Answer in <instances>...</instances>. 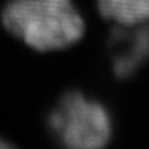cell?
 <instances>
[{
	"instance_id": "6da1fadb",
	"label": "cell",
	"mask_w": 149,
	"mask_h": 149,
	"mask_svg": "<svg viewBox=\"0 0 149 149\" xmlns=\"http://www.w3.org/2000/svg\"><path fill=\"white\" fill-rule=\"evenodd\" d=\"M4 28L37 51L68 48L84 33L72 0H10L3 8Z\"/></svg>"
},
{
	"instance_id": "7a4b0ae2",
	"label": "cell",
	"mask_w": 149,
	"mask_h": 149,
	"mask_svg": "<svg viewBox=\"0 0 149 149\" xmlns=\"http://www.w3.org/2000/svg\"><path fill=\"white\" fill-rule=\"evenodd\" d=\"M51 137L73 149L102 148L111 141L113 123L107 107L81 91L65 93L47 119Z\"/></svg>"
},
{
	"instance_id": "3957f363",
	"label": "cell",
	"mask_w": 149,
	"mask_h": 149,
	"mask_svg": "<svg viewBox=\"0 0 149 149\" xmlns=\"http://www.w3.org/2000/svg\"><path fill=\"white\" fill-rule=\"evenodd\" d=\"M108 55L117 79H130L149 59V26L130 25L113 29L108 39Z\"/></svg>"
},
{
	"instance_id": "277c9868",
	"label": "cell",
	"mask_w": 149,
	"mask_h": 149,
	"mask_svg": "<svg viewBox=\"0 0 149 149\" xmlns=\"http://www.w3.org/2000/svg\"><path fill=\"white\" fill-rule=\"evenodd\" d=\"M104 18L122 26L139 25L149 19V0H97Z\"/></svg>"
},
{
	"instance_id": "5b68a950",
	"label": "cell",
	"mask_w": 149,
	"mask_h": 149,
	"mask_svg": "<svg viewBox=\"0 0 149 149\" xmlns=\"http://www.w3.org/2000/svg\"><path fill=\"white\" fill-rule=\"evenodd\" d=\"M11 145L7 142V141H4V139L0 137V149H3V148H10Z\"/></svg>"
}]
</instances>
